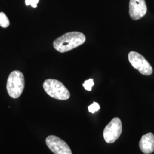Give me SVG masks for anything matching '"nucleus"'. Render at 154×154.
<instances>
[{
    "mask_svg": "<svg viewBox=\"0 0 154 154\" xmlns=\"http://www.w3.org/2000/svg\"><path fill=\"white\" fill-rule=\"evenodd\" d=\"M10 22L5 14L3 12L0 13V26L6 28L9 26Z\"/></svg>",
    "mask_w": 154,
    "mask_h": 154,
    "instance_id": "1a4fd4ad",
    "label": "nucleus"
},
{
    "mask_svg": "<svg viewBox=\"0 0 154 154\" xmlns=\"http://www.w3.org/2000/svg\"><path fill=\"white\" fill-rule=\"evenodd\" d=\"M100 109V106L97 102H94L93 103L88 106V111L92 114L95 113L96 111H98Z\"/></svg>",
    "mask_w": 154,
    "mask_h": 154,
    "instance_id": "9b49d317",
    "label": "nucleus"
},
{
    "mask_svg": "<svg viewBox=\"0 0 154 154\" xmlns=\"http://www.w3.org/2000/svg\"><path fill=\"white\" fill-rule=\"evenodd\" d=\"M45 92L50 97L59 100H67L70 97V94L62 83L54 79H46L43 84Z\"/></svg>",
    "mask_w": 154,
    "mask_h": 154,
    "instance_id": "f03ea898",
    "label": "nucleus"
},
{
    "mask_svg": "<svg viewBox=\"0 0 154 154\" xmlns=\"http://www.w3.org/2000/svg\"><path fill=\"white\" fill-rule=\"evenodd\" d=\"M25 88V78L22 72L15 70L9 75L6 84V89L9 96L16 99L19 98Z\"/></svg>",
    "mask_w": 154,
    "mask_h": 154,
    "instance_id": "7ed1b4c3",
    "label": "nucleus"
},
{
    "mask_svg": "<svg viewBox=\"0 0 154 154\" xmlns=\"http://www.w3.org/2000/svg\"><path fill=\"white\" fill-rule=\"evenodd\" d=\"M128 59L132 67L142 75L149 76L152 74V66L140 54L134 51H130L128 54Z\"/></svg>",
    "mask_w": 154,
    "mask_h": 154,
    "instance_id": "20e7f679",
    "label": "nucleus"
},
{
    "mask_svg": "<svg viewBox=\"0 0 154 154\" xmlns=\"http://www.w3.org/2000/svg\"><path fill=\"white\" fill-rule=\"evenodd\" d=\"M94 85L93 79H89L88 80H86L85 81V82L83 83V86L85 90L88 91H91L92 89V87Z\"/></svg>",
    "mask_w": 154,
    "mask_h": 154,
    "instance_id": "9d476101",
    "label": "nucleus"
},
{
    "mask_svg": "<svg viewBox=\"0 0 154 154\" xmlns=\"http://www.w3.org/2000/svg\"><path fill=\"white\" fill-rule=\"evenodd\" d=\"M139 148L144 154H150L154 151V135L149 132L143 135L139 142Z\"/></svg>",
    "mask_w": 154,
    "mask_h": 154,
    "instance_id": "6e6552de",
    "label": "nucleus"
},
{
    "mask_svg": "<svg viewBox=\"0 0 154 154\" xmlns=\"http://www.w3.org/2000/svg\"><path fill=\"white\" fill-rule=\"evenodd\" d=\"M147 11L145 0H130L129 14L133 20H140L146 15Z\"/></svg>",
    "mask_w": 154,
    "mask_h": 154,
    "instance_id": "0eeeda50",
    "label": "nucleus"
},
{
    "mask_svg": "<svg viewBox=\"0 0 154 154\" xmlns=\"http://www.w3.org/2000/svg\"><path fill=\"white\" fill-rule=\"evenodd\" d=\"M122 132V124L118 118H114L105 127L103 135L107 143H113L119 138Z\"/></svg>",
    "mask_w": 154,
    "mask_h": 154,
    "instance_id": "39448f33",
    "label": "nucleus"
},
{
    "mask_svg": "<svg viewBox=\"0 0 154 154\" xmlns=\"http://www.w3.org/2000/svg\"><path fill=\"white\" fill-rule=\"evenodd\" d=\"M39 0H25L26 5H31L33 8H37Z\"/></svg>",
    "mask_w": 154,
    "mask_h": 154,
    "instance_id": "f8f14e48",
    "label": "nucleus"
},
{
    "mask_svg": "<svg viewBox=\"0 0 154 154\" xmlns=\"http://www.w3.org/2000/svg\"><path fill=\"white\" fill-rule=\"evenodd\" d=\"M46 143L49 149L54 154H72L67 144L54 135H50L46 139Z\"/></svg>",
    "mask_w": 154,
    "mask_h": 154,
    "instance_id": "423d86ee",
    "label": "nucleus"
},
{
    "mask_svg": "<svg viewBox=\"0 0 154 154\" xmlns=\"http://www.w3.org/2000/svg\"><path fill=\"white\" fill-rule=\"evenodd\" d=\"M85 41L86 37L82 33L72 32L56 39L53 42V46L58 51L65 53L82 45Z\"/></svg>",
    "mask_w": 154,
    "mask_h": 154,
    "instance_id": "f257e3e1",
    "label": "nucleus"
}]
</instances>
